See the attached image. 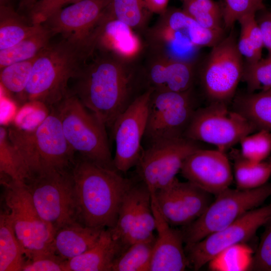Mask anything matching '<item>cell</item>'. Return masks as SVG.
<instances>
[{"mask_svg":"<svg viewBox=\"0 0 271 271\" xmlns=\"http://www.w3.org/2000/svg\"><path fill=\"white\" fill-rule=\"evenodd\" d=\"M263 40L264 47L267 50L271 45V12H265L256 19Z\"/></svg>","mask_w":271,"mask_h":271,"instance_id":"obj_45","label":"cell"},{"mask_svg":"<svg viewBox=\"0 0 271 271\" xmlns=\"http://www.w3.org/2000/svg\"><path fill=\"white\" fill-rule=\"evenodd\" d=\"M26 259L8 214L6 210H1L0 271H22Z\"/></svg>","mask_w":271,"mask_h":271,"instance_id":"obj_26","label":"cell"},{"mask_svg":"<svg viewBox=\"0 0 271 271\" xmlns=\"http://www.w3.org/2000/svg\"><path fill=\"white\" fill-rule=\"evenodd\" d=\"M105 228L86 226L79 222L65 226L54 235V253L66 260L79 256L89 249Z\"/></svg>","mask_w":271,"mask_h":271,"instance_id":"obj_22","label":"cell"},{"mask_svg":"<svg viewBox=\"0 0 271 271\" xmlns=\"http://www.w3.org/2000/svg\"><path fill=\"white\" fill-rule=\"evenodd\" d=\"M237 46L242 57L245 59L246 64H253L261 59V55L257 52L247 36L241 31L237 41Z\"/></svg>","mask_w":271,"mask_h":271,"instance_id":"obj_44","label":"cell"},{"mask_svg":"<svg viewBox=\"0 0 271 271\" xmlns=\"http://www.w3.org/2000/svg\"><path fill=\"white\" fill-rule=\"evenodd\" d=\"M8 130L27 168V178L43 171L73 168L75 153L66 140L54 108L32 129Z\"/></svg>","mask_w":271,"mask_h":271,"instance_id":"obj_4","label":"cell"},{"mask_svg":"<svg viewBox=\"0 0 271 271\" xmlns=\"http://www.w3.org/2000/svg\"><path fill=\"white\" fill-rule=\"evenodd\" d=\"M232 152L237 188L253 189L267 183L271 176V158L266 161L252 163L244 159L237 150Z\"/></svg>","mask_w":271,"mask_h":271,"instance_id":"obj_27","label":"cell"},{"mask_svg":"<svg viewBox=\"0 0 271 271\" xmlns=\"http://www.w3.org/2000/svg\"><path fill=\"white\" fill-rule=\"evenodd\" d=\"M102 31L85 38L63 37L37 56L23 100L53 107L70 90L68 83L97 49Z\"/></svg>","mask_w":271,"mask_h":271,"instance_id":"obj_2","label":"cell"},{"mask_svg":"<svg viewBox=\"0 0 271 271\" xmlns=\"http://www.w3.org/2000/svg\"><path fill=\"white\" fill-rule=\"evenodd\" d=\"M234 110L239 112L256 129L271 131V91L248 92L236 97Z\"/></svg>","mask_w":271,"mask_h":271,"instance_id":"obj_24","label":"cell"},{"mask_svg":"<svg viewBox=\"0 0 271 271\" xmlns=\"http://www.w3.org/2000/svg\"><path fill=\"white\" fill-rule=\"evenodd\" d=\"M132 29L116 19H109L99 39L97 48L112 51L127 59L139 60L145 46Z\"/></svg>","mask_w":271,"mask_h":271,"instance_id":"obj_23","label":"cell"},{"mask_svg":"<svg viewBox=\"0 0 271 271\" xmlns=\"http://www.w3.org/2000/svg\"><path fill=\"white\" fill-rule=\"evenodd\" d=\"M106 13L111 19L117 20L142 34L148 28L151 14L145 8L144 0H109Z\"/></svg>","mask_w":271,"mask_h":271,"instance_id":"obj_31","label":"cell"},{"mask_svg":"<svg viewBox=\"0 0 271 271\" xmlns=\"http://www.w3.org/2000/svg\"><path fill=\"white\" fill-rule=\"evenodd\" d=\"M193 89L183 92L153 91L144 139L148 146L184 137L196 110Z\"/></svg>","mask_w":271,"mask_h":271,"instance_id":"obj_10","label":"cell"},{"mask_svg":"<svg viewBox=\"0 0 271 271\" xmlns=\"http://www.w3.org/2000/svg\"><path fill=\"white\" fill-rule=\"evenodd\" d=\"M255 15H246L240 18L238 22L240 25V31L244 32L257 52L262 55L264 45Z\"/></svg>","mask_w":271,"mask_h":271,"instance_id":"obj_42","label":"cell"},{"mask_svg":"<svg viewBox=\"0 0 271 271\" xmlns=\"http://www.w3.org/2000/svg\"><path fill=\"white\" fill-rule=\"evenodd\" d=\"M1 183L5 188L6 211L26 259L55 254V232L38 213L23 182L8 180Z\"/></svg>","mask_w":271,"mask_h":271,"instance_id":"obj_7","label":"cell"},{"mask_svg":"<svg viewBox=\"0 0 271 271\" xmlns=\"http://www.w3.org/2000/svg\"><path fill=\"white\" fill-rule=\"evenodd\" d=\"M53 36L51 32L43 25L38 31L15 45L0 50V69L14 63L35 58L50 44Z\"/></svg>","mask_w":271,"mask_h":271,"instance_id":"obj_28","label":"cell"},{"mask_svg":"<svg viewBox=\"0 0 271 271\" xmlns=\"http://www.w3.org/2000/svg\"><path fill=\"white\" fill-rule=\"evenodd\" d=\"M200 148L198 142L184 137L153 144L143 150L136 166L138 176L156 192L173 181L186 159Z\"/></svg>","mask_w":271,"mask_h":271,"instance_id":"obj_13","label":"cell"},{"mask_svg":"<svg viewBox=\"0 0 271 271\" xmlns=\"http://www.w3.org/2000/svg\"><path fill=\"white\" fill-rule=\"evenodd\" d=\"M42 27L27 22L12 6H0V50L15 45Z\"/></svg>","mask_w":271,"mask_h":271,"instance_id":"obj_25","label":"cell"},{"mask_svg":"<svg viewBox=\"0 0 271 271\" xmlns=\"http://www.w3.org/2000/svg\"><path fill=\"white\" fill-rule=\"evenodd\" d=\"M12 1L13 0H0V6H12Z\"/></svg>","mask_w":271,"mask_h":271,"instance_id":"obj_48","label":"cell"},{"mask_svg":"<svg viewBox=\"0 0 271 271\" xmlns=\"http://www.w3.org/2000/svg\"><path fill=\"white\" fill-rule=\"evenodd\" d=\"M23 183L38 213L55 232L79 222L72 168L42 171Z\"/></svg>","mask_w":271,"mask_h":271,"instance_id":"obj_6","label":"cell"},{"mask_svg":"<svg viewBox=\"0 0 271 271\" xmlns=\"http://www.w3.org/2000/svg\"><path fill=\"white\" fill-rule=\"evenodd\" d=\"M36 57L1 68L0 79L3 86L8 91L20 96L29 83Z\"/></svg>","mask_w":271,"mask_h":271,"instance_id":"obj_35","label":"cell"},{"mask_svg":"<svg viewBox=\"0 0 271 271\" xmlns=\"http://www.w3.org/2000/svg\"><path fill=\"white\" fill-rule=\"evenodd\" d=\"M98 49L73 79L70 90L111 129L116 119L148 88L138 60Z\"/></svg>","mask_w":271,"mask_h":271,"instance_id":"obj_1","label":"cell"},{"mask_svg":"<svg viewBox=\"0 0 271 271\" xmlns=\"http://www.w3.org/2000/svg\"><path fill=\"white\" fill-rule=\"evenodd\" d=\"M154 89L141 94L115 120L110 130L115 143L113 163L119 172L136 166L142 154L150 96Z\"/></svg>","mask_w":271,"mask_h":271,"instance_id":"obj_15","label":"cell"},{"mask_svg":"<svg viewBox=\"0 0 271 271\" xmlns=\"http://www.w3.org/2000/svg\"><path fill=\"white\" fill-rule=\"evenodd\" d=\"M233 32L212 48L200 69V82L211 102L227 103L242 79L244 65Z\"/></svg>","mask_w":271,"mask_h":271,"instance_id":"obj_11","label":"cell"},{"mask_svg":"<svg viewBox=\"0 0 271 271\" xmlns=\"http://www.w3.org/2000/svg\"><path fill=\"white\" fill-rule=\"evenodd\" d=\"M263 0H224L223 23L226 29H232L235 23L248 14H256L263 10Z\"/></svg>","mask_w":271,"mask_h":271,"instance_id":"obj_38","label":"cell"},{"mask_svg":"<svg viewBox=\"0 0 271 271\" xmlns=\"http://www.w3.org/2000/svg\"><path fill=\"white\" fill-rule=\"evenodd\" d=\"M169 0H144L147 10L151 13L161 14L168 8Z\"/></svg>","mask_w":271,"mask_h":271,"instance_id":"obj_46","label":"cell"},{"mask_svg":"<svg viewBox=\"0 0 271 271\" xmlns=\"http://www.w3.org/2000/svg\"><path fill=\"white\" fill-rule=\"evenodd\" d=\"M142 65L148 88L161 91L183 92L193 88L196 65L175 61L148 52Z\"/></svg>","mask_w":271,"mask_h":271,"instance_id":"obj_20","label":"cell"},{"mask_svg":"<svg viewBox=\"0 0 271 271\" xmlns=\"http://www.w3.org/2000/svg\"><path fill=\"white\" fill-rule=\"evenodd\" d=\"M52 108L59 117L66 141L75 153L101 166L117 171L109 146L106 126L70 88L67 95Z\"/></svg>","mask_w":271,"mask_h":271,"instance_id":"obj_5","label":"cell"},{"mask_svg":"<svg viewBox=\"0 0 271 271\" xmlns=\"http://www.w3.org/2000/svg\"><path fill=\"white\" fill-rule=\"evenodd\" d=\"M192 20L183 10L168 8L155 24L143 34L145 51L196 65L201 48L193 43L188 36Z\"/></svg>","mask_w":271,"mask_h":271,"instance_id":"obj_12","label":"cell"},{"mask_svg":"<svg viewBox=\"0 0 271 271\" xmlns=\"http://www.w3.org/2000/svg\"><path fill=\"white\" fill-rule=\"evenodd\" d=\"M163 216L172 226H186L199 217L212 202V194L176 177L166 187L151 192Z\"/></svg>","mask_w":271,"mask_h":271,"instance_id":"obj_16","label":"cell"},{"mask_svg":"<svg viewBox=\"0 0 271 271\" xmlns=\"http://www.w3.org/2000/svg\"><path fill=\"white\" fill-rule=\"evenodd\" d=\"M79 222L93 228H113L123 198L133 182L117 171L80 156L72 168Z\"/></svg>","mask_w":271,"mask_h":271,"instance_id":"obj_3","label":"cell"},{"mask_svg":"<svg viewBox=\"0 0 271 271\" xmlns=\"http://www.w3.org/2000/svg\"><path fill=\"white\" fill-rule=\"evenodd\" d=\"M137 184L134 183L125 195L115 226L111 229L114 235L126 246L136 226Z\"/></svg>","mask_w":271,"mask_h":271,"instance_id":"obj_34","label":"cell"},{"mask_svg":"<svg viewBox=\"0 0 271 271\" xmlns=\"http://www.w3.org/2000/svg\"><path fill=\"white\" fill-rule=\"evenodd\" d=\"M255 130L241 114L229 110L226 103L211 102L207 107L196 109L184 137L213 145L225 152Z\"/></svg>","mask_w":271,"mask_h":271,"instance_id":"obj_9","label":"cell"},{"mask_svg":"<svg viewBox=\"0 0 271 271\" xmlns=\"http://www.w3.org/2000/svg\"><path fill=\"white\" fill-rule=\"evenodd\" d=\"M242 80L248 92L265 91L271 89V55L253 64L244 65Z\"/></svg>","mask_w":271,"mask_h":271,"instance_id":"obj_37","label":"cell"},{"mask_svg":"<svg viewBox=\"0 0 271 271\" xmlns=\"http://www.w3.org/2000/svg\"><path fill=\"white\" fill-rule=\"evenodd\" d=\"M83 0H39L29 12L30 22L34 25H42L56 11Z\"/></svg>","mask_w":271,"mask_h":271,"instance_id":"obj_39","label":"cell"},{"mask_svg":"<svg viewBox=\"0 0 271 271\" xmlns=\"http://www.w3.org/2000/svg\"><path fill=\"white\" fill-rule=\"evenodd\" d=\"M180 172L188 181L215 196L229 188L233 180L225 152L200 148L184 161Z\"/></svg>","mask_w":271,"mask_h":271,"instance_id":"obj_18","label":"cell"},{"mask_svg":"<svg viewBox=\"0 0 271 271\" xmlns=\"http://www.w3.org/2000/svg\"><path fill=\"white\" fill-rule=\"evenodd\" d=\"M18 11L19 12H27L31 10L39 0H18Z\"/></svg>","mask_w":271,"mask_h":271,"instance_id":"obj_47","label":"cell"},{"mask_svg":"<svg viewBox=\"0 0 271 271\" xmlns=\"http://www.w3.org/2000/svg\"><path fill=\"white\" fill-rule=\"evenodd\" d=\"M268 55H271V45L270 47L267 49Z\"/></svg>","mask_w":271,"mask_h":271,"instance_id":"obj_49","label":"cell"},{"mask_svg":"<svg viewBox=\"0 0 271 271\" xmlns=\"http://www.w3.org/2000/svg\"><path fill=\"white\" fill-rule=\"evenodd\" d=\"M270 90V91H271V89H270V90Z\"/></svg>","mask_w":271,"mask_h":271,"instance_id":"obj_50","label":"cell"},{"mask_svg":"<svg viewBox=\"0 0 271 271\" xmlns=\"http://www.w3.org/2000/svg\"><path fill=\"white\" fill-rule=\"evenodd\" d=\"M254 253L251 270L271 271V219Z\"/></svg>","mask_w":271,"mask_h":271,"instance_id":"obj_40","label":"cell"},{"mask_svg":"<svg viewBox=\"0 0 271 271\" xmlns=\"http://www.w3.org/2000/svg\"><path fill=\"white\" fill-rule=\"evenodd\" d=\"M155 240L128 245L115 259L111 271H150Z\"/></svg>","mask_w":271,"mask_h":271,"instance_id":"obj_32","label":"cell"},{"mask_svg":"<svg viewBox=\"0 0 271 271\" xmlns=\"http://www.w3.org/2000/svg\"><path fill=\"white\" fill-rule=\"evenodd\" d=\"M151 195L157 235L150 271L184 270L189 266V262L183 246L182 232L181 230L172 227L166 221L161 213L154 194L151 192Z\"/></svg>","mask_w":271,"mask_h":271,"instance_id":"obj_19","label":"cell"},{"mask_svg":"<svg viewBox=\"0 0 271 271\" xmlns=\"http://www.w3.org/2000/svg\"><path fill=\"white\" fill-rule=\"evenodd\" d=\"M241 156L252 163L264 161L271 153V132L265 129L250 133L239 142Z\"/></svg>","mask_w":271,"mask_h":271,"instance_id":"obj_36","label":"cell"},{"mask_svg":"<svg viewBox=\"0 0 271 271\" xmlns=\"http://www.w3.org/2000/svg\"><path fill=\"white\" fill-rule=\"evenodd\" d=\"M0 173L1 181L23 182L28 176L23 158L9 137L8 128L4 125L0 127Z\"/></svg>","mask_w":271,"mask_h":271,"instance_id":"obj_30","label":"cell"},{"mask_svg":"<svg viewBox=\"0 0 271 271\" xmlns=\"http://www.w3.org/2000/svg\"><path fill=\"white\" fill-rule=\"evenodd\" d=\"M56 254L26 259L22 271H66V262Z\"/></svg>","mask_w":271,"mask_h":271,"instance_id":"obj_41","label":"cell"},{"mask_svg":"<svg viewBox=\"0 0 271 271\" xmlns=\"http://www.w3.org/2000/svg\"><path fill=\"white\" fill-rule=\"evenodd\" d=\"M271 219V203L245 213L235 221L201 240L185 246L189 266L198 270L224 249L245 243Z\"/></svg>","mask_w":271,"mask_h":271,"instance_id":"obj_14","label":"cell"},{"mask_svg":"<svg viewBox=\"0 0 271 271\" xmlns=\"http://www.w3.org/2000/svg\"><path fill=\"white\" fill-rule=\"evenodd\" d=\"M183 10L193 20L212 12H222L213 0H183Z\"/></svg>","mask_w":271,"mask_h":271,"instance_id":"obj_43","label":"cell"},{"mask_svg":"<svg viewBox=\"0 0 271 271\" xmlns=\"http://www.w3.org/2000/svg\"><path fill=\"white\" fill-rule=\"evenodd\" d=\"M127 246L111 228H105L89 249L67 261L66 271H111L114 260Z\"/></svg>","mask_w":271,"mask_h":271,"instance_id":"obj_21","label":"cell"},{"mask_svg":"<svg viewBox=\"0 0 271 271\" xmlns=\"http://www.w3.org/2000/svg\"><path fill=\"white\" fill-rule=\"evenodd\" d=\"M271 196V184L253 189H225L216 196L203 213L181 229L185 245L197 242L228 226Z\"/></svg>","mask_w":271,"mask_h":271,"instance_id":"obj_8","label":"cell"},{"mask_svg":"<svg viewBox=\"0 0 271 271\" xmlns=\"http://www.w3.org/2000/svg\"><path fill=\"white\" fill-rule=\"evenodd\" d=\"M156 223L153 214L151 192L148 187L141 181L137 184L136 222L134 229L130 237L128 244L149 241L156 238L154 233Z\"/></svg>","mask_w":271,"mask_h":271,"instance_id":"obj_29","label":"cell"},{"mask_svg":"<svg viewBox=\"0 0 271 271\" xmlns=\"http://www.w3.org/2000/svg\"><path fill=\"white\" fill-rule=\"evenodd\" d=\"M109 0H83L52 14L42 24L53 36L85 38L99 31L105 23Z\"/></svg>","mask_w":271,"mask_h":271,"instance_id":"obj_17","label":"cell"},{"mask_svg":"<svg viewBox=\"0 0 271 271\" xmlns=\"http://www.w3.org/2000/svg\"><path fill=\"white\" fill-rule=\"evenodd\" d=\"M251 248L245 243L230 246L209 262V268L215 271H243L250 269L253 256Z\"/></svg>","mask_w":271,"mask_h":271,"instance_id":"obj_33","label":"cell"}]
</instances>
